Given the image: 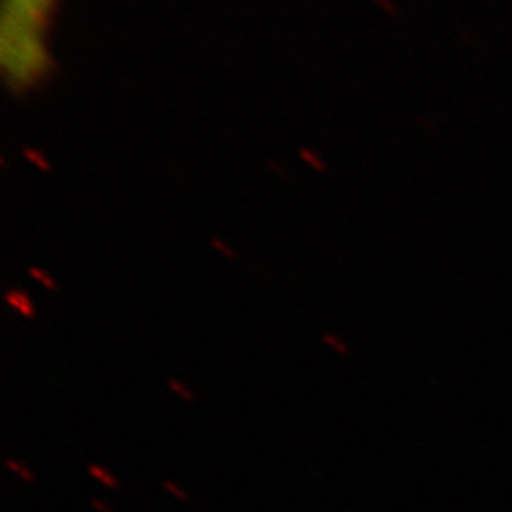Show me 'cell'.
<instances>
[{
  "mask_svg": "<svg viewBox=\"0 0 512 512\" xmlns=\"http://www.w3.org/2000/svg\"><path fill=\"white\" fill-rule=\"evenodd\" d=\"M58 0H3L0 64L15 92H28L50 71V35Z\"/></svg>",
  "mask_w": 512,
  "mask_h": 512,
  "instance_id": "cell-1",
  "label": "cell"
},
{
  "mask_svg": "<svg viewBox=\"0 0 512 512\" xmlns=\"http://www.w3.org/2000/svg\"><path fill=\"white\" fill-rule=\"evenodd\" d=\"M88 474L105 489H120V478H116L105 466H101V463H90Z\"/></svg>",
  "mask_w": 512,
  "mask_h": 512,
  "instance_id": "cell-2",
  "label": "cell"
},
{
  "mask_svg": "<svg viewBox=\"0 0 512 512\" xmlns=\"http://www.w3.org/2000/svg\"><path fill=\"white\" fill-rule=\"evenodd\" d=\"M7 470H9L11 474L18 476L20 480H24V483H28V485H35V483H37L35 472H32V470L26 466V463L20 461V459L9 457V459H7Z\"/></svg>",
  "mask_w": 512,
  "mask_h": 512,
  "instance_id": "cell-3",
  "label": "cell"
},
{
  "mask_svg": "<svg viewBox=\"0 0 512 512\" xmlns=\"http://www.w3.org/2000/svg\"><path fill=\"white\" fill-rule=\"evenodd\" d=\"M163 489H165L169 495H173V498L178 500V502H184V504L190 502V495H188L178 483H175V480H171V478H165V480H163Z\"/></svg>",
  "mask_w": 512,
  "mask_h": 512,
  "instance_id": "cell-4",
  "label": "cell"
},
{
  "mask_svg": "<svg viewBox=\"0 0 512 512\" xmlns=\"http://www.w3.org/2000/svg\"><path fill=\"white\" fill-rule=\"evenodd\" d=\"M90 506L96 510V512H114V508H111L105 500H101V498H92L90 500Z\"/></svg>",
  "mask_w": 512,
  "mask_h": 512,
  "instance_id": "cell-5",
  "label": "cell"
}]
</instances>
